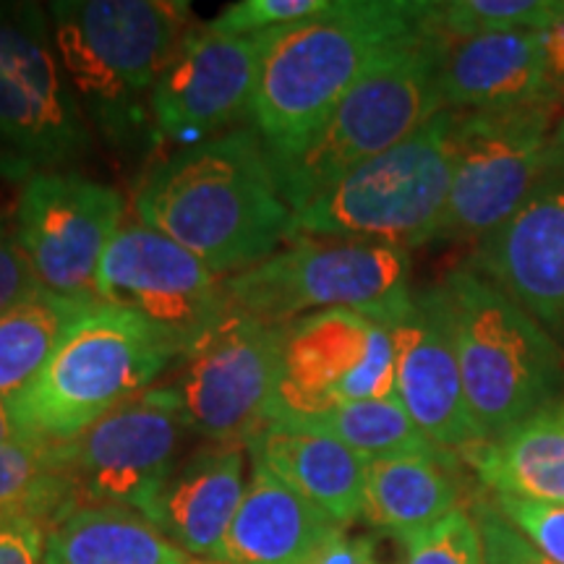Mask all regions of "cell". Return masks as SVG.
I'll return each mask as SVG.
<instances>
[{"mask_svg": "<svg viewBox=\"0 0 564 564\" xmlns=\"http://www.w3.org/2000/svg\"><path fill=\"white\" fill-rule=\"evenodd\" d=\"M440 285L481 444L562 398L564 350L546 327L468 264L453 267Z\"/></svg>", "mask_w": 564, "mask_h": 564, "instance_id": "277c9868", "label": "cell"}, {"mask_svg": "<svg viewBox=\"0 0 564 564\" xmlns=\"http://www.w3.org/2000/svg\"><path fill=\"white\" fill-rule=\"evenodd\" d=\"M282 329L225 312L178 356L171 390L186 429L212 444L249 447L272 419Z\"/></svg>", "mask_w": 564, "mask_h": 564, "instance_id": "8fae6325", "label": "cell"}, {"mask_svg": "<svg viewBox=\"0 0 564 564\" xmlns=\"http://www.w3.org/2000/svg\"><path fill=\"white\" fill-rule=\"evenodd\" d=\"M53 42L84 121L110 144L154 139L150 100L160 74L194 30L181 0H58Z\"/></svg>", "mask_w": 564, "mask_h": 564, "instance_id": "3957f363", "label": "cell"}, {"mask_svg": "<svg viewBox=\"0 0 564 564\" xmlns=\"http://www.w3.org/2000/svg\"><path fill=\"white\" fill-rule=\"evenodd\" d=\"M560 105L457 112L453 178L436 241H470L497 230L546 173Z\"/></svg>", "mask_w": 564, "mask_h": 564, "instance_id": "30bf717a", "label": "cell"}, {"mask_svg": "<svg viewBox=\"0 0 564 564\" xmlns=\"http://www.w3.org/2000/svg\"><path fill=\"white\" fill-rule=\"evenodd\" d=\"M13 215L40 288L100 301L97 274L126 215L116 188L76 171L42 173L21 186Z\"/></svg>", "mask_w": 564, "mask_h": 564, "instance_id": "9a60e30c", "label": "cell"}, {"mask_svg": "<svg viewBox=\"0 0 564 564\" xmlns=\"http://www.w3.org/2000/svg\"><path fill=\"white\" fill-rule=\"evenodd\" d=\"M564 13V0H442L429 3L423 26L447 42L486 34L546 32Z\"/></svg>", "mask_w": 564, "mask_h": 564, "instance_id": "f1b7e54d", "label": "cell"}, {"mask_svg": "<svg viewBox=\"0 0 564 564\" xmlns=\"http://www.w3.org/2000/svg\"><path fill=\"white\" fill-rule=\"evenodd\" d=\"M74 510L58 444H0V518H30L51 531Z\"/></svg>", "mask_w": 564, "mask_h": 564, "instance_id": "4316f807", "label": "cell"}, {"mask_svg": "<svg viewBox=\"0 0 564 564\" xmlns=\"http://www.w3.org/2000/svg\"><path fill=\"white\" fill-rule=\"evenodd\" d=\"M442 100L455 112L564 105L556 89L544 32L486 34L449 42L442 63Z\"/></svg>", "mask_w": 564, "mask_h": 564, "instance_id": "d6986e66", "label": "cell"}, {"mask_svg": "<svg viewBox=\"0 0 564 564\" xmlns=\"http://www.w3.org/2000/svg\"><path fill=\"white\" fill-rule=\"evenodd\" d=\"M460 497L455 453L432 449L379 457L366 468L364 518L405 544L460 510Z\"/></svg>", "mask_w": 564, "mask_h": 564, "instance_id": "603a6c76", "label": "cell"}, {"mask_svg": "<svg viewBox=\"0 0 564 564\" xmlns=\"http://www.w3.org/2000/svg\"><path fill=\"white\" fill-rule=\"evenodd\" d=\"M429 0H329L299 24L262 34L249 121L270 160L299 152L345 95L421 30Z\"/></svg>", "mask_w": 564, "mask_h": 564, "instance_id": "7a4b0ae2", "label": "cell"}, {"mask_svg": "<svg viewBox=\"0 0 564 564\" xmlns=\"http://www.w3.org/2000/svg\"><path fill=\"white\" fill-rule=\"evenodd\" d=\"M481 535L486 564H556L546 560L494 505L491 494H476L468 507Z\"/></svg>", "mask_w": 564, "mask_h": 564, "instance_id": "1f68e13d", "label": "cell"}, {"mask_svg": "<svg viewBox=\"0 0 564 564\" xmlns=\"http://www.w3.org/2000/svg\"><path fill=\"white\" fill-rule=\"evenodd\" d=\"M223 295L228 312L272 327L333 308L392 327L413 299L411 251L337 238H291L272 257L223 278Z\"/></svg>", "mask_w": 564, "mask_h": 564, "instance_id": "52a82bcc", "label": "cell"}, {"mask_svg": "<svg viewBox=\"0 0 564 564\" xmlns=\"http://www.w3.org/2000/svg\"><path fill=\"white\" fill-rule=\"evenodd\" d=\"M497 510L539 549L546 560L564 564V502H531V499L494 497Z\"/></svg>", "mask_w": 564, "mask_h": 564, "instance_id": "d6a6232c", "label": "cell"}, {"mask_svg": "<svg viewBox=\"0 0 564 564\" xmlns=\"http://www.w3.org/2000/svg\"><path fill=\"white\" fill-rule=\"evenodd\" d=\"M403 564H486L481 535L470 512L460 507L442 523L405 541Z\"/></svg>", "mask_w": 564, "mask_h": 564, "instance_id": "f546056e", "label": "cell"}, {"mask_svg": "<svg viewBox=\"0 0 564 564\" xmlns=\"http://www.w3.org/2000/svg\"><path fill=\"white\" fill-rule=\"evenodd\" d=\"M295 423L335 436L337 442H343L352 453L364 455L366 460L440 449L415 426V421L408 415L398 394L384 400H361V403L337 405L333 411Z\"/></svg>", "mask_w": 564, "mask_h": 564, "instance_id": "83f0119b", "label": "cell"}, {"mask_svg": "<svg viewBox=\"0 0 564 564\" xmlns=\"http://www.w3.org/2000/svg\"><path fill=\"white\" fill-rule=\"evenodd\" d=\"M455 123V110L436 112L398 147L343 175L293 212L291 238H337L408 251L434 243L453 178Z\"/></svg>", "mask_w": 564, "mask_h": 564, "instance_id": "8992f818", "label": "cell"}, {"mask_svg": "<svg viewBox=\"0 0 564 564\" xmlns=\"http://www.w3.org/2000/svg\"><path fill=\"white\" fill-rule=\"evenodd\" d=\"M89 123L70 95L37 3H0V178L76 171L91 152Z\"/></svg>", "mask_w": 564, "mask_h": 564, "instance_id": "9c48e42d", "label": "cell"}, {"mask_svg": "<svg viewBox=\"0 0 564 564\" xmlns=\"http://www.w3.org/2000/svg\"><path fill=\"white\" fill-rule=\"evenodd\" d=\"M544 40H546V53H549V68H552L556 89H560L564 97V13L552 30L544 32Z\"/></svg>", "mask_w": 564, "mask_h": 564, "instance_id": "74e56055", "label": "cell"}, {"mask_svg": "<svg viewBox=\"0 0 564 564\" xmlns=\"http://www.w3.org/2000/svg\"><path fill=\"white\" fill-rule=\"evenodd\" d=\"M274 478L348 528L364 514L369 460L335 436L295 421L272 419L246 447Z\"/></svg>", "mask_w": 564, "mask_h": 564, "instance_id": "ffe728a7", "label": "cell"}, {"mask_svg": "<svg viewBox=\"0 0 564 564\" xmlns=\"http://www.w3.org/2000/svg\"><path fill=\"white\" fill-rule=\"evenodd\" d=\"M186 421L171 387H150L79 436L58 444L76 507H126L152 523L154 507L175 470Z\"/></svg>", "mask_w": 564, "mask_h": 564, "instance_id": "7c38bea8", "label": "cell"}, {"mask_svg": "<svg viewBox=\"0 0 564 564\" xmlns=\"http://www.w3.org/2000/svg\"><path fill=\"white\" fill-rule=\"evenodd\" d=\"M327 6L329 0H241V3L228 6L220 17L207 21V26L230 37H259V34L299 24Z\"/></svg>", "mask_w": 564, "mask_h": 564, "instance_id": "4dcf8cb0", "label": "cell"}, {"mask_svg": "<svg viewBox=\"0 0 564 564\" xmlns=\"http://www.w3.org/2000/svg\"><path fill=\"white\" fill-rule=\"evenodd\" d=\"M394 394L398 352L387 324L345 308L285 324L272 419L306 421L337 405Z\"/></svg>", "mask_w": 564, "mask_h": 564, "instance_id": "4fadbf2b", "label": "cell"}, {"mask_svg": "<svg viewBox=\"0 0 564 564\" xmlns=\"http://www.w3.org/2000/svg\"><path fill=\"white\" fill-rule=\"evenodd\" d=\"M259 58L262 34L230 37L196 24L154 84L150 100L154 139L194 147L232 131L251 112Z\"/></svg>", "mask_w": 564, "mask_h": 564, "instance_id": "2e32d148", "label": "cell"}, {"mask_svg": "<svg viewBox=\"0 0 564 564\" xmlns=\"http://www.w3.org/2000/svg\"><path fill=\"white\" fill-rule=\"evenodd\" d=\"M564 165V112L560 116V121H556V129H554V137H552V147H549V165Z\"/></svg>", "mask_w": 564, "mask_h": 564, "instance_id": "f35d334b", "label": "cell"}, {"mask_svg": "<svg viewBox=\"0 0 564 564\" xmlns=\"http://www.w3.org/2000/svg\"><path fill=\"white\" fill-rule=\"evenodd\" d=\"M97 299L139 316L175 358L228 312L223 280L141 220L123 223L110 241L97 274Z\"/></svg>", "mask_w": 564, "mask_h": 564, "instance_id": "5bb4252c", "label": "cell"}, {"mask_svg": "<svg viewBox=\"0 0 564 564\" xmlns=\"http://www.w3.org/2000/svg\"><path fill=\"white\" fill-rule=\"evenodd\" d=\"M463 460L494 497L564 502V394Z\"/></svg>", "mask_w": 564, "mask_h": 564, "instance_id": "cb8c5ba5", "label": "cell"}, {"mask_svg": "<svg viewBox=\"0 0 564 564\" xmlns=\"http://www.w3.org/2000/svg\"><path fill=\"white\" fill-rule=\"evenodd\" d=\"M390 333L398 352V398L423 436L457 455L481 444L465 400L453 322L440 282L413 291Z\"/></svg>", "mask_w": 564, "mask_h": 564, "instance_id": "ac0fdd59", "label": "cell"}, {"mask_svg": "<svg viewBox=\"0 0 564 564\" xmlns=\"http://www.w3.org/2000/svg\"><path fill=\"white\" fill-rule=\"evenodd\" d=\"M188 564H223V562H188Z\"/></svg>", "mask_w": 564, "mask_h": 564, "instance_id": "ab89813d", "label": "cell"}, {"mask_svg": "<svg viewBox=\"0 0 564 564\" xmlns=\"http://www.w3.org/2000/svg\"><path fill=\"white\" fill-rule=\"evenodd\" d=\"M447 47V40L421 24L345 95L299 152L272 160L288 207H306L343 175L398 147L436 112L447 110L442 100Z\"/></svg>", "mask_w": 564, "mask_h": 564, "instance_id": "5b68a950", "label": "cell"}, {"mask_svg": "<svg viewBox=\"0 0 564 564\" xmlns=\"http://www.w3.org/2000/svg\"><path fill=\"white\" fill-rule=\"evenodd\" d=\"M343 525L253 460L243 502L223 541V564H306Z\"/></svg>", "mask_w": 564, "mask_h": 564, "instance_id": "7402d4cb", "label": "cell"}, {"mask_svg": "<svg viewBox=\"0 0 564 564\" xmlns=\"http://www.w3.org/2000/svg\"><path fill=\"white\" fill-rule=\"evenodd\" d=\"M306 564H398V562H387L384 556L379 554L373 539H366V535H348L343 528V531H337Z\"/></svg>", "mask_w": 564, "mask_h": 564, "instance_id": "d590c367", "label": "cell"}, {"mask_svg": "<svg viewBox=\"0 0 564 564\" xmlns=\"http://www.w3.org/2000/svg\"><path fill=\"white\" fill-rule=\"evenodd\" d=\"M139 220L199 257L217 278L272 257L291 238L270 152L238 126L154 162L133 194Z\"/></svg>", "mask_w": 564, "mask_h": 564, "instance_id": "6da1fadb", "label": "cell"}, {"mask_svg": "<svg viewBox=\"0 0 564 564\" xmlns=\"http://www.w3.org/2000/svg\"><path fill=\"white\" fill-rule=\"evenodd\" d=\"M37 288L32 262L21 246L17 215L0 209V314Z\"/></svg>", "mask_w": 564, "mask_h": 564, "instance_id": "836d02e7", "label": "cell"}, {"mask_svg": "<svg viewBox=\"0 0 564 564\" xmlns=\"http://www.w3.org/2000/svg\"><path fill=\"white\" fill-rule=\"evenodd\" d=\"M465 264L564 340V165L546 167L523 204L474 246Z\"/></svg>", "mask_w": 564, "mask_h": 564, "instance_id": "e0dca14e", "label": "cell"}, {"mask_svg": "<svg viewBox=\"0 0 564 564\" xmlns=\"http://www.w3.org/2000/svg\"><path fill=\"white\" fill-rule=\"evenodd\" d=\"M45 564H188V554L144 514L126 507H79L45 539Z\"/></svg>", "mask_w": 564, "mask_h": 564, "instance_id": "d4e9b609", "label": "cell"}, {"mask_svg": "<svg viewBox=\"0 0 564 564\" xmlns=\"http://www.w3.org/2000/svg\"><path fill=\"white\" fill-rule=\"evenodd\" d=\"M0 444H42L26 432L13 400L0 398Z\"/></svg>", "mask_w": 564, "mask_h": 564, "instance_id": "8d00e7d4", "label": "cell"}, {"mask_svg": "<svg viewBox=\"0 0 564 564\" xmlns=\"http://www.w3.org/2000/svg\"><path fill=\"white\" fill-rule=\"evenodd\" d=\"M243 447L212 444L173 470L152 525L186 554L220 562L223 541L243 502Z\"/></svg>", "mask_w": 564, "mask_h": 564, "instance_id": "44dd1931", "label": "cell"}, {"mask_svg": "<svg viewBox=\"0 0 564 564\" xmlns=\"http://www.w3.org/2000/svg\"><path fill=\"white\" fill-rule=\"evenodd\" d=\"M47 531L30 518H0V564H45Z\"/></svg>", "mask_w": 564, "mask_h": 564, "instance_id": "e575fe53", "label": "cell"}, {"mask_svg": "<svg viewBox=\"0 0 564 564\" xmlns=\"http://www.w3.org/2000/svg\"><path fill=\"white\" fill-rule=\"evenodd\" d=\"M100 303L37 288L6 308L0 314V398L19 400L30 390L70 329Z\"/></svg>", "mask_w": 564, "mask_h": 564, "instance_id": "484cf974", "label": "cell"}, {"mask_svg": "<svg viewBox=\"0 0 564 564\" xmlns=\"http://www.w3.org/2000/svg\"><path fill=\"white\" fill-rule=\"evenodd\" d=\"M171 361V345L139 316L100 303L13 403L34 440L61 444L150 390Z\"/></svg>", "mask_w": 564, "mask_h": 564, "instance_id": "ba28073f", "label": "cell"}]
</instances>
